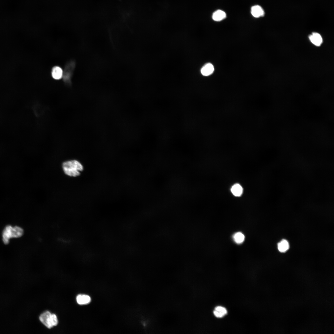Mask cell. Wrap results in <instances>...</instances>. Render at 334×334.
<instances>
[{"label":"cell","mask_w":334,"mask_h":334,"mask_svg":"<svg viewBox=\"0 0 334 334\" xmlns=\"http://www.w3.org/2000/svg\"><path fill=\"white\" fill-rule=\"evenodd\" d=\"M213 313L216 317L221 318L223 317L227 314V311L225 307L221 306H218L215 308Z\"/></svg>","instance_id":"52a82bcc"},{"label":"cell","mask_w":334,"mask_h":334,"mask_svg":"<svg viewBox=\"0 0 334 334\" xmlns=\"http://www.w3.org/2000/svg\"><path fill=\"white\" fill-rule=\"evenodd\" d=\"M251 13L252 15L255 18L263 16L264 15L263 10L260 6L258 5L252 7Z\"/></svg>","instance_id":"8992f818"},{"label":"cell","mask_w":334,"mask_h":334,"mask_svg":"<svg viewBox=\"0 0 334 334\" xmlns=\"http://www.w3.org/2000/svg\"><path fill=\"white\" fill-rule=\"evenodd\" d=\"M39 319L41 322L49 328L56 326L58 323L56 315L48 311L41 314L39 316Z\"/></svg>","instance_id":"3957f363"},{"label":"cell","mask_w":334,"mask_h":334,"mask_svg":"<svg viewBox=\"0 0 334 334\" xmlns=\"http://www.w3.org/2000/svg\"><path fill=\"white\" fill-rule=\"evenodd\" d=\"M226 17L225 13L221 10H217L215 11L213 14L212 18L213 20L219 21L222 20Z\"/></svg>","instance_id":"8fae6325"},{"label":"cell","mask_w":334,"mask_h":334,"mask_svg":"<svg viewBox=\"0 0 334 334\" xmlns=\"http://www.w3.org/2000/svg\"><path fill=\"white\" fill-rule=\"evenodd\" d=\"M289 248V244L287 241L286 240H282L278 244V249L281 252H285L288 250Z\"/></svg>","instance_id":"7c38bea8"},{"label":"cell","mask_w":334,"mask_h":334,"mask_svg":"<svg viewBox=\"0 0 334 334\" xmlns=\"http://www.w3.org/2000/svg\"><path fill=\"white\" fill-rule=\"evenodd\" d=\"M76 301L79 305H86L89 303L91 301L90 297L85 294H79L76 297Z\"/></svg>","instance_id":"9c48e42d"},{"label":"cell","mask_w":334,"mask_h":334,"mask_svg":"<svg viewBox=\"0 0 334 334\" xmlns=\"http://www.w3.org/2000/svg\"><path fill=\"white\" fill-rule=\"evenodd\" d=\"M23 229L18 226L12 227L11 225L6 226L2 232V241L5 244H8L10 239L12 238H18L23 234Z\"/></svg>","instance_id":"6da1fadb"},{"label":"cell","mask_w":334,"mask_h":334,"mask_svg":"<svg viewBox=\"0 0 334 334\" xmlns=\"http://www.w3.org/2000/svg\"><path fill=\"white\" fill-rule=\"evenodd\" d=\"M214 71L213 65L210 63L205 65L201 69V73L204 76H208L212 73Z\"/></svg>","instance_id":"30bf717a"},{"label":"cell","mask_w":334,"mask_h":334,"mask_svg":"<svg viewBox=\"0 0 334 334\" xmlns=\"http://www.w3.org/2000/svg\"><path fill=\"white\" fill-rule=\"evenodd\" d=\"M74 62L71 61L66 66L62 77L64 82L68 85L71 84V79L75 68Z\"/></svg>","instance_id":"277c9868"},{"label":"cell","mask_w":334,"mask_h":334,"mask_svg":"<svg viewBox=\"0 0 334 334\" xmlns=\"http://www.w3.org/2000/svg\"><path fill=\"white\" fill-rule=\"evenodd\" d=\"M310 41L314 45L319 46L322 43L323 39L321 36L317 32H313L309 36Z\"/></svg>","instance_id":"5b68a950"},{"label":"cell","mask_w":334,"mask_h":334,"mask_svg":"<svg viewBox=\"0 0 334 334\" xmlns=\"http://www.w3.org/2000/svg\"><path fill=\"white\" fill-rule=\"evenodd\" d=\"M63 71L61 67L58 66L54 67L52 71L53 78L56 80L61 79L63 76Z\"/></svg>","instance_id":"ba28073f"},{"label":"cell","mask_w":334,"mask_h":334,"mask_svg":"<svg viewBox=\"0 0 334 334\" xmlns=\"http://www.w3.org/2000/svg\"><path fill=\"white\" fill-rule=\"evenodd\" d=\"M62 168L65 173L69 176L76 177L80 174L79 171L83 170L81 164L76 160H72L64 162Z\"/></svg>","instance_id":"7a4b0ae2"},{"label":"cell","mask_w":334,"mask_h":334,"mask_svg":"<svg viewBox=\"0 0 334 334\" xmlns=\"http://www.w3.org/2000/svg\"><path fill=\"white\" fill-rule=\"evenodd\" d=\"M231 191L235 196H240L242 193V188L239 184H236L232 187Z\"/></svg>","instance_id":"5bb4252c"},{"label":"cell","mask_w":334,"mask_h":334,"mask_svg":"<svg viewBox=\"0 0 334 334\" xmlns=\"http://www.w3.org/2000/svg\"><path fill=\"white\" fill-rule=\"evenodd\" d=\"M233 238L236 243L237 244H240L244 241L245 237L244 234L242 233L237 232L233 235Z\"/></svg>","instance_id":"4fadbf2b"}]
</instances>
